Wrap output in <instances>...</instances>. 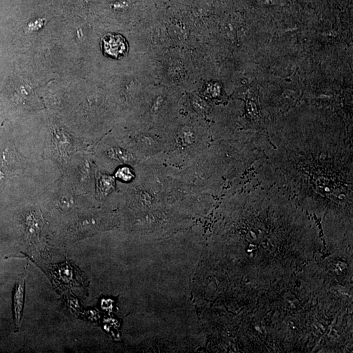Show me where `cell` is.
Wrapping results in <instances>:
<instances>
[{
	"mask_svg": "<svg viewBox=\"0 0 353 353\" xmlns=\"http://www.w3.org/2000/svg\"><path fill=\"white\" fill-rule=\"evenodd\" d=\"M104 50L108 56L119 58L126 54L127 44L122 36L108 35L104 39Z\"/></svg>",
	"mask_w": 353,
	"mask_h": 353,
	"instance_id": "6da1fadb",
	"label": "cell"
},
{
	"mask_svg": "<svg viewBox=\"0 0 353 353\" xmlns=\"http://www.w3.org/2000/svg\"><path fill=\"white\" fill-rule=\"evenodd\" d=\"M25 278H20L17 282L12 292V308H14V321L17 329L22 320L23 308L25 300Z\"/></svg>",
	"mask_w": 353,
	"mask_h": 353,
	"instance_id": "7a4b0ae2",
	"label": "cell"
},
{
	"mask_svg": "<svg viewBox=\"0 0 353 353\" xmlns=\"http://www.w3.org/2000/svg\"><path fill=\"white\" fill-rule=\"evenodd\" d=\"M114 178L112 176L102 175L97 185V194L100 198L107 196L114 188Z\"/></svg>",
	"mask_w": 353,
	"mask_h": 353,
	"instance_id": "3957f363",
	"label": "cell"
},
{
	"mask_svg": "<svg viewBox=\"0 0 353 353\" xmlns=\"http://www.w3.org/2000/svg\"><path fill=\"white\" fill-rule=\"evenodd\" d=\"M108 154L112 157V159L122 163L130 162H131L132 158L128 152L121 150L120 148H112L108 152Z\"/></svg>",
	"mask_w": 353,
	"mask_h": 353,
	"instance_id": "277c9868",
	"label": "cell"
},
{
	"mask_svg": "<svg viewBox=\"0 0 353 353\" xmlns=\"http://www.w3.org/2000/svg\"><path fill=\"white\" fill-rule=\"evenodd\" d=\"M116 176L124 182H130L134 178L132 171L128 167H122L116 172Z\"/></svg>",
	"mask_w": 353,
	"mask_h": 353,
	"instance_id": "5b68a950",
	"label": "cell"
}]
</instances>
